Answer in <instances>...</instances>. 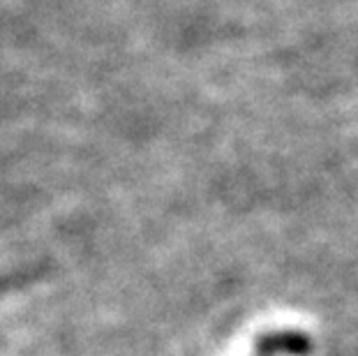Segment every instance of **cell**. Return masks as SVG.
I'll use <instances>...</instances> for the list:
<instances>
[{"label": "cell", "mask_w": 358, "mask_h": 356, "mask_svg": "<svg viewBox=\"0 0 358 356\" xmlns=\"http://www.w3.org/2000/svg\"><path fill=\"white\" fill-rule=\"evenodd\" d=\"M257 350L264 356H306L312 350V343L303 333H268L257 343Z\"/></svg>", "instance_id": "cell-1"}]
</instances>
